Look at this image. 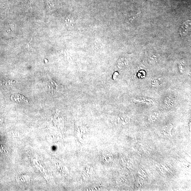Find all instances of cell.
I'll use <instances>...</instances> for the list:
<instances>
[{"instance_id":"cell-3","label":"cell","mask_w":191,"mask_h":191,"mask_svg":"<svg viewBox=\"0 0 191 191\" xmlns=\"http://www.w3.org/2000/svg\"><path fill=\"white\" fill-rule=\"evenodd\" d=\"M190 28V23L189 21L186 22L181 27L180 32L181 35L184 36L186 34Z\"/></svg>"},{"instance_id":"cell-1","label":"cell","mask_w":191,"mask_h":191,"mask_svg":"<svg viewBox=\"0 0 191 191\" xmlns=\"http://www.w3.org/2000/svg\"><path fill=\"white\" fill-rule=\"evenodd\" d=\"M163 104L166 107L170 108L172 107L174 105L175 101L172 96H167L164 99Z\"/></svg>"},{"instance_id":"cell-4","label":"cell","mask_w":191,"mask_h":191,"mask_svg":"<svg viewBox=\"0 0 191 191\" xmlns=\"http://www.w3.org/2000/svg\"><path fill=\"white\" fill-rule=\"evenodd\" d=\"M135 101L136 102H142L148 104H153L154 103V101L152 99H146V98H142V99H136Z\"/></svg>"},{"instance_id":"cell-5","label":"cell","mask_w":191,"mask_h":191,"mask_svg":"<svg viewBox=\"0 0 191 191\" xmlns=\"http://www.w3.org/2000/svg\"><path fill=\"white\" fill-rule=\"evenodd\" d=\"M159 114L158 113L154 112L150 116V120L152 121H154L157 120V118L159 117Z\"/></svg>"},{"instance_id":"cell-2","label":"cell","mask_w":191,"mask_h":191,"mask_svg":"<svg viewBox=\"0 0 191 191\" xmlns=\"http://www.w3.org/2000/svg\"><path fill=\"white\" fill-rule=\"evenodd\" d=\"M163 78L161 76H158L153 78L151 81V85L153 87H158L162 85Z\"/></svg>"}]
</instances>
